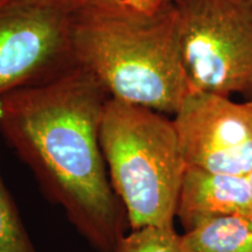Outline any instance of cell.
Listing matches in <instances>:
<instances>
[{
  "mask_svg": "<svg viewBox=\"0 0 252 252\" xmlns=\"http://www.w3.org/2000/svg\"><path fill=\"white\" fill-rule=\"evenodd\" d=\"M182 239L188 252H252V214L208 220Z\"/></svg>",
  "mask_w": 252,
  "mask_h": 252,
  "instance_id": "ba28073f",
  "label": "cell"
},
{
  "mask_svg": "<svg viewBox=\"0 0 252 252\" xmlns=\"http://www.w3.org/2000/svg\"><path fill=\"white\" fill-rule=\"evenodd\" d=\"M0 252H36L0 171Z\"/></svg>",
  "mask_w": 252,
  "mask_h": 252,
  "instance_id": "30bf717a",
  "label": "cell"
},
{
  "mask_svg": "<svg viewBox=\"0 0 252 252\" xmlns=\"http://www.w3.org/2000/svg\"><path fill=\"white\" fill-rule=\"evenodd\" d=\"M109 94L75 63L0 97V135L47 200L97 252H115L128 225L99 143Z\"/></svg>",
  "mask_w": 252,
  "mask_h": 252,
  "instance_id": "6da1fadb",
  "label": "cell"
},
{
  "mask_svg": "<svg viewBox=\"0 0 252 252\" xmlns=\"http://www.w3.org/2000/svg\"><path fill=\"white\" fill-rule=\"evenodd\" d=\"M248 180H249V186H250V193H251V200H252V172L248 175Z\"/></svg>",
  "mask_w": 252,
  "mask_h": 252,
  "instance_id": "7c38bea8",
  "label": "cell"
},
{
  "mask_svg": "<svg viewBox=\"0 0 252 252\" xmlns=\"http://www.w3.org/2000/svg\"><path fill=\"white\" fill-rule=\"evenodd\" d=\"M115 252H188L173 225H147L119 239Z\"/></svg>",
  "mask_w": 252,
  "mask_h": 252,
  "instance_id": "9c48e42d",
  "label": "cell"
},
{
  "mask_svg": "<svg viewBox=\"0 0 252 252\" xmlns=\"http://www.w3.org/2000/svg\"><path fill=\"white\" fill-rule=\"evenodd\" d=\"M186 166L248 176L252 172V105L190 91L172 119Z\"/></svg>",
  "mask_w": 252,
  "mask_h": 252,
  "instance_id": "8992f818",
  "label": "cell"
},
{
  "mask_svg": "<svg viewBox=\"0 0 252 252\" xmlns=\"http://www.w3.org/2000/svg\"><path fill=\"white\" fill-rule=\"evenodd\" d=\"M248 102H249V104H250V105H252V98H251V99H249Z\"/></svg>",
  "mask_w": 252,
  "mask_h": 252,
  "instance_id": "5bb4252c",
  "label": "cell"
},
{
  "mask_svg": "<svg viewBox=\"0 0 252 252\" xmlns=\"http://www.w3.org/2000/svg\"><path fill=\"white\" fill-rule=\"evenodd\" d=\"M166 1H169V2H174V4H175V2H178L179 0H166Z\"/></svg>",
  "mask_w": 252,
  "mask_h": 252,
  "instance_id": "4fadbf2b",
  "label": "cell"
},
{
  "mask_svg": "<svg viewBox=\"0 0 252 252\" xmlns=\"http://www.w3.org/2000/svg\"><path fill=\"white\" fill-rule=\"evenodd\" d=\"M175 5L189 93L252 98V0H179Z\"/></svg>",
  "mask_w": 252,
  "mask_h": 252,
  "instance_id": "277c9868",
  "label": "cell"
},
{
  "mask_svg": "<svg viewBox=\"0 0 252 252\" xmlns=\"http://www.w3.org/2000/svg\"><path fill=\"white\" fill-rule=\"evenodd\" d=\"M56 1H65V2H70V4H77V2L88 1V0H56Z\"/></svg>",
  "mask_w": 252,
  "mask_h": 252,
  "instance_id": "8fae6325",
  "label": "cell"
},
{
  "mask_svg": "<svg viewBox=\"0 0 252 252\" xmlns=\"http://www.w3.org/2000/svg\"><path fill=\"white\" fill-rule=\"evenodd\" d=\"M75 4L0 0V97L75 64L69 19Z\"/></svg>",
  "mask_w": 252,
  "mask_h": 252,
  "instance_id": "5b68a950",
  "label": "cell"
},
{
  "mask_svg": "<svg viewBox=\"0 0 252 252\" xmlns=\"http://www.w3.org/2000/svg\"><path fill=\"white\" fill-rule=\"evenodd\" d=\"M231 214H252L248 176L186 167L175 210L185 232L208 220Z\"/></svg>",
  "mask_w": 252,
  "mask_h": 252,
  "instance_id": "52a82bcc",
  "label": "cell"
},
{
  "mask_svg": "<svg viewBox=\"0 0 252 252\" xmlns=\"http://www.w3.org/2000/svg\"><path fill=\"white\" fill-rule=\"evenodd\" d=\"M69 39L75 63L98 80L110 98L175 115L189 94L174 2H77Z\"/></svg>",
  "mask_w": 252,
  "mask_h": 252,
  "instance_id": "7a4b0ae2",
  "label": "cell"
},
{
  "mask_svg": "<svg viewBox=\"0 0 252 252\" xmlns=\"http://www.w3.org/2000/svg\"><path fill=\"white\" fill-rule=\"evenodd\" d=\"M99 143L131 230L173 225L187 167L173 121L154 110L109 98Z\"/></svg>",
  "mask_w": 252,
  "mask_h": 252,
  "instance_id": "3957f363",
  "label": "cell"
}]
</instances>
